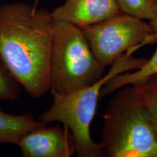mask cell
Here are the masks:
<instances>
[{"label": "cell", "instance_id": "cell-5", "mask_svg": "<svg viewBox=\"0 0 157 157\" xmlns=\"http://www.w3.org/2000/svg\"><path fill=\"white\" fill-rule=\"evenodd\" d=\"M80 28L94 55L105 68L112 66L129 51L157 42V31L150 21L123 13Z\"/></svg>", "mask_w": 157, "mask_h": 157}, {"label": "cell", "instance_id": "cell-6", "mask_svg": "<svg viewBox=\"0 0 157 157\" xmlns=\"http://www.w3.org/2000/svg\"><path fill=\"white\" fill-rule=\"evenodd\" d=\"M16 145L24 157H71L76 153L73 135L64 125L36 127L22 135Z\"/></svg>", "mask_w": 157, "mask_h": 157}, {"label": "cell", "instance_id": "cell-9", "mask_svg": "<svg viewBox=\"0 0 157 157\" xmlns=\"http://www.w3.org/2000/svg\"><path fill=\"white\" fill-rule=\"evenodd\" d=\"M150 22L157 31V10L154 17L151 21H150ZM156 74H157V50L153 55L151 58L146 60V63L140 68L134 70L132 72L130 71L119 74L109 80L102 87L100 94V99L117 91L119 88L132 84L142 78Z\"/></svg>", "mask_w": 157, "mask_h": 157}, {"label": "cell", "instance_id": "cell-10", "mask_svg": "<svg viewBox=\"0 0 157 157\" xmlns=\"http://www.w3.org/2000/svg\"><path fill=\"white\" fill-rule=\"evenodd\" d=\"M132 86L144 101L157 129V74L142 78Z\"/></svg>", "mask_w": 157, "mask_h": 157}, {"label": "cell", "instance_id": "cell-1", "mask_svg": "<svg viewBox=\"0 0 157 157\" xmlns=\"http://www.w3.org/2000/svg\"><path fill=\"white\" fill-rule=\"evenodd\" d=\"M55 20L48 8L16 2L0 5V56L32 98L50 87Z\"/></svg>", "mask_w": 157, "mask_h": 157}, {"label": "cell", "instance_id": "cell-3", "mask_svg": "<svg viewBox=\"0 0 157 157\" xmlns=\"http://www.w3.org/2000/svg\"><path fill=\"white\" fill-rule=\"evenodd\" d=\"M135 51L132 50L127 52L111 66V69L103 78L93 85L69 93L52 92V105L41 113L38 119L45 125L59 121L67 127L74 137L77 156H102L99 143L92 139L90 129L101 89L111 78L127 71L138 69L146 63V59L132 56Z\"/></svg>", "mask_w": 157, "mask_h": 157}, {"label": "cell", "instance_id": "cell-2", "mask_svg": "<svg viewBox=\"0 0 157 157\" xmlns=\"http://www.w3.org/2000/svg\"><path fill=\"white\" fill-rule=\"evenodd\" d=\"M105 157H156L157 129L146 103L132 86L119 88L103 114Z\"/></svg>", "mask_w": 157, "mask_h": 157}, {"label": "cell", "instance_id": "cell-4", "mask_svg": "<svg viewBox=\"0 0 157 157\" xmlns=\"http://www.w3.org/2000/svg\"><path fill=\"white\" fill-rule=\"evenodd\" d=\"M104 71L82 29L55 21L50 65L51 92L69 93L89 87L103 77Z\"/></svg>", "mask_w": 157, "mask_h": 157}, {"label": "cell", "instance_id": "cell-11", "mask_svg": "<svg viewBox=\"0 0 157 157\" xmlns=\"http://www.w3.org/2000/svg\"><path fill=\"white\" fill-rule=\"evenodd\" d=\"M121 13L151 21L157 10V0H116Z\"/></svg>", "mask_w": 157, "mask_h": 157}, {"label": "cell", "instance_id": "cell-8", "mask_svg": "<svg viewBox=\"0 0 157 157\" xmlns=\"http://www.w3.org/2000/svg\"><path fill=\"white\" fill-rule=\"evenodd\" d=\"M43 125L45 124L30 112L12 114L0 109V144H17L22 135Z\"/></svg>", "mask_w": 157, "mask_h": 157}, {"label": "cell", "instance_id": "cell-12", "mask_svg": "<svg viewBox=\"0 0 157 157\" xmlns=\"http://www.w3.org/2000/svg\"><path fill=\"white\" fill-rule=\"evenodd\" d=\"M21 87L0 56V101H15L21 93Z\"/></svg>", "mask_w": 157, "mask_h": 157}, {"label": "cell", "instance_id": "cell-7", "mask_svg": "<svg viewBox=\"0 0 157 157\" xmlns=\"http://www.w3.org/2000/svg\"><path fill=\"white\" fill-rule=\"evenodd\" d=\"M51 13L55 21L82 27L103 22L121 12L116 0H66Z\"/></svg>", "mask_w": 157, "mask_h": 157}]
</instances>
